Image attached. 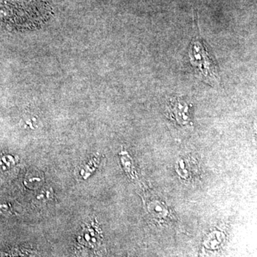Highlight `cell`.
<instances>
[{
    "label": "cell",
    "instance_id": "obj_2",
    "mask_svg": "<svg viewBox=\"0 0 257 257\" xmlns=\"http://www.w3.org/2000/svg\"><path fill=\"white\" fill-rule=\"evenodd\" d=\"M191 63L194 67H197L199 72L204 76V79L214 81L217 77L216 63L209 56L204 45L197 40L192 42L191 50L189 52Z\"/></svg>",
    "mask_w": 257,
    "mask_h": 257
},
{
    "label": "cell",
    "instance_id": "obj_5",
    "mask_svg": "<svg viewBox=\"0 0 257 257\" xmlns=\"http://www.w3.org/2000/svg\"><path fill=\"white\" fill-rule=\"evenodd\" d=\"M100 155H96L84 164L79 171V178L82 180H86L94 173L100 163Z\"/></svg>",
    "mask_w": 257,
    "mask_h": 257
},
{
    "label": "cell",
    "instance_id": "obj_4",
    "mask_svg": "<svg viewBox=\"0 0 257 257\" xmlns=\"http://www.w3.org/2000/svg\"><path fill=\"white\" fill-rule=\"evenodd\" d=\"M45 177L42 172L36 170L29 171L24 178L23 184L26 188L35 190L43 187Z\"/></svg>",
    "mask_w": 257,
    "mask_h": 257
},
{
    "label": "cell",
    "instance_id": "obj_8",
    "mask_svg": "<svg viewBox=\"0 0 257 257\" xmlns=\"http://www.w3.org/2000/svg\"><path fill=\"white\" fill-rule=\"evenodd\" d=\"M19 164L18 157L13 155H3L0 156V171L8 172L14 170Z\"/></svg>",
    "mask_w": 257,
    "mask_h": 257
},
{
    "label": "cell",
    "instance_id": "obj_11",
    "mask_svg": "<svg viewBox=\"0 0 257 257\" xmlns=\"http://www.w3.org/2000/svg\"><path fill=\"white\" fill-rule=\"evenodd\" d=\"M0 257H29V254L25 251V250L17 248V249L12 250L8 252L2 253L0 254Z\"/></svg>",
    "mask_w": 257,
    "mask_h": 257
},
{
    "label": "cell",
    "instance_id": "obj_9",
    "mask_svg": "<svg viewBox=\"0 0 257 257\" xmlns=\"http://www.w3.org/2000/svg\"><path fill=\"white\" fill-rule=\"evenodd\" d=\"M164 204L159 201H151L148 204V209L152 215L157 216H165L167 215L168 211L166 207H163Z\"/></svg>",
    "mask_w": 257,
    "mask_h": 257
},
{
    "label": "cell",
    "instance_id": "obj_1",
    "mask_svg": "<svg viewBox=\"0 0 257 257\" xmlns=\"http://www.w3.org/2000/svg\"><path fill=\"white\" fill-rule=\"evenodd\" d=\"M104 236L96 219L85 221L76 238V251L80 256L89 251H97L102 246Z\"/></svg>",
    "mask_w": 257,
    "mask_h": 257
},
{
    "label": "cell",
    "instance_id": "obj_10",
    "mask_svg": "<svg viewBox=\"0 0 257 257\" xmlns=\"http://www.w3.org/2000/svg\"><path fill=\"white\" fill-rule=\"evenodd\" d=\"M23 124L25 128H29L30 130H35L37 128V119L36 116L32 115H28L24 116Z\"/></svg>",
    "mask_w": 257,
    "mask_h": 257
},
{
    "label": "cell",
    "instance_id": "obj_12",
    "mask_svg": "<svg viewBox=\"0 0 257 257\" xmlns=\"http://www.w3.org/2000/svg\"><path fill=\"white\" fill-rule=\"evenodd\" d=\"M13 214V209L8 203H0V215L10 216Z\"/></svg>",
    "mask_w": 257,
    "mask_h": 257
},
{
    "label": "cell",
    "instance_id": "obj_3",
    "mask_svg": "<svg viewBox=\"0 0 257 257\" xmlns=\"http://www.w3.org/2000/svg\"><path fill=\"white\" fill-rule=\"evenodd\" d=\"M169 106L171 115L179 124H187L190 121L189 115L190 106L186 101L179 98H173L170 101Z\"/></svg>",
    "mask_w": 257,
    "mask_h": 257
},
{
    "label": "cell",
    "instance_id": "obj_7",
    "mask_svg": "<svg viewBox=\"0 0 257 257\" xmlns=\"http://www.w3.org/2000/svg\"><path fill=\"white\" fill-rule=\"evenodd\" d=\"M119 157L121 165H122L123 170H124L125 173L126 174V175H127L130 179H135V170L132 157L130 156L128 152L126 151H121L120 152Z\"/></svg>",
    "mask_w": 257,
    "mask_h": 257
},
{
    "label": "cell",
    "instance_id": "obj_6",
    "mask_svg": "<svg viewBox=\"0 0 257 257\" xmlns=\"http://www.w3.org/2000/svg\"><path fill=\"white\" fill-rule=\"evenodd\" d=\"M35 200L40 204H47L55 200L54 189L50 186H45L40 189L35 196Z\"/></svg>",
    "mask_w": 257,
    "mask_h": 257
}]
</instances>
